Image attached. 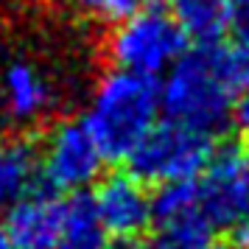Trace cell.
<instances>
[{
	"label": "cell",
	"mask_w": 249,
	"mask_h": 249,
	"mask_svg": "<svg viewBox=\"0 0 249 249\" xmlns=\"http://www.w3.org/2000/svg\"><path fill=\"white\" fill-rule=\"evenodd\" d=\"M109 232L104 230L95 213L92 196L76 191L62 202L59 213V232L53 249H109Z\"/></svg>",
	"instance_id": "cell-10"
},
{
	"label": "cell",
	"mask_w": 249,
	"mask_h": 249,
	"mask_svg": "<svg viewBox=\"0 0 249 249\" xmlns=\"http://www.w3.org/2000/svg\"><path fill=\"white\" fill-rule=\"evenodd\" d=\"M36 174V148L23 137H0V215L31 193Z\"/></svg>",
	"instance_id": "cell-11"
},
{
	"label": "cell",
	"mask_w": 249,
	"mask_h": 249,
	"mask_svg": "<svg viewBox=\"0 0 249 249\" xmlns=\"http://www.w3.org/2000/svg\"><path fill=\"white\" fill-rule=\"evenodd\" d=\"M0 107L12 124L31 126L51 112L53 87L36 65L17 59L0 76Z\"/></svg>",
	"instance_id": "cell-8"
},
{
	"label": "cell",
	"mask_w": 249,
	"mask_h": 249,
	"mask_svg": "<svg viewBox=\"0 0 249 249\" xmlns=\"http://www.w3.org/2000/svg\"><path fill=\"white\" fill-rule=\"evenodd\" d=\"M104 230L118 241H137L151 224V196L135 174H109L92 193Z\"/></svg>",
	"instance_id": "cell-7"
},
{
	"label": "cell",
	"mask_w": 249,
	"mask_h": 249,
	"mask_svg": "<svg viewBox=\"0 0 249 249\" xmlns=\"http://www.w3.org/2000/svg\"><path fill=\"white\" fill-rule=\"evenodd\" d=\"M199 213L210 227H232L249 213V148L230 143L218 148L199 174Z\"/></svg>",
	"instance_id": "cell-5"
},
{
	"label": "cell",
	"mask_w": 249,
	"mask_h": 249,
	"mask_svg": "<svg viewBox=\"0 0 249 249\" xmlns=\"http://www.w3.org/2000/svg\"><path fill=\"white\" fill-rule=\"evenodd\" d=\"M249 76V62L232 48L204 42L185 51L160 87V109L168 121L213 137L230 121L232 98Z\"/></svg>",
	"instance_id": "cell-1"
},
{
	"label": "cell",
	"mask_w": 249,
	"mask_h": 249,
	"mask_svg": "<svg viewBox=\"0 0 249 249\" xmlns=\"http://www.w3.org/2000/svg\"><path fill=\"white\" fill-rule=\"evenodd\" d=\"M230 118L241 135L249 137V76L244 79V84L238 87L235 98H232V109H230Z\"/></svg>",
	"instance_id": "cell-16"
},
{
	"label": "cell",
	"mask_w": 249,
	"mask_h": 249,
	"mask_svg": "<svg viewBox=\"0 0 249 249\" xmlns=\"http://www.w3.org/2000/svg\"><path fill=\"white\" fill-rule=\"evenodd\" d=\"M182 31L199 42H213L224 31L230 0H165Z\"/></svg>",
	"instance_id": "cell-12"
},
{
	"label": "cell",
	"mask_w": 249,
	"mask_h": 249,
	"mask_svg": "<svg viewBox=\"0 0 249 249\" xmlns=\"http://www.w3.org/2000/svg\"><path fill=\"white\" fill-rule=\"evenodd\" d=\"M213 230L215 227H210L199 213L185 215L177 221L157 224V232L151 235L146 249H224Z\"/></svg>",
	"instance_id": "cell-13"
},
{
	"label": "cell",
	"mask_w": 249,
	"mask_h": 249,
	"mask_svg": "<svg viewBox=\"0 0 249 249\" xmlns=\"http://www.w3.org/2000/svg\"><path fill=\"white\" fill-rule=\"evenodd\" d=\"M62 202L51 193H25L17 204H12L3 218V232L12 249H53L59 232Z\"/></svg>",
	"instance_id": "cell-9"
},
{
	"label": "cell",
	"mask_w": 249,
	"mask_h": 249,
	"mask_svg": "<svg viewBox=\"0 0 249 249\" xmlns=\"http://www.w3.org/2000/svg\"><path fill=\"white\" fill-rule=\"evenodd\" d=\"M0 249H12L9 238H6V232H3V227H0Z\"/></svg>",
	"instance_id": "cell-17"
},
{
	"label": "cell",
	"mask_w": 249,
	"mask_h": 249,
	"mask_svg": "<svg viewBox=\"0 0 249 249\" xmlns=\"http://www.w3.org/2000/svg\"><path fill=\"white\" fill-rule=\"evenodd\" d=\"M224 31L230 34V48L249 62V0H230Z\"/></svg>",
	"instance_id": "cell-15"
},
{
	"label": "cell",
	"mask_w": 249,
	"mask_h": 249,
	"mask_svg": "<svg viewBox=\"0 0 249 249\" xmlns=\"http://www.w3.org/2000/svg\"><path fill=\"white\" fill-rule=\"evenodd\" d=\"M160 115V90L146 76L109 70L92 87L81 118L104 160H129Z\"/></svg>",
	"instance_id": "cell-2"
},
{
	"label": "cell",
	"mask_w": 249,
	"mask_h": 249,
	"mask_svg": "<svg viewBox=\"0 0 249 249\" xmlns=\"http://www.w3.org/2000/svg\"><path fill=\"white\" fill-rule=\"evenodd\" d=\"M73 14L98 25H118L129 14L148 6V0H65Z\"/></svg>",
	"instance_id": "cell-14"
},
{
	"label": "cell",
	"mask_w": 249,
	"mask_h": 249,
	"mask_svg": "<svg viewBox=\"0 0 249 249\" xmlns=\"http://www.w3.org/2000/svg\"><path fill=\"white\" fill-rule=\"evenodd\" d=\"M104 157L81 121H62L48 132L36 168L53 191H84L98 179Z\"/></svg>",
	"instance_id": "cell-6"
},
{
	"label": "cell",
	"mask_w": 249,
	"mask_h": 249,
	"mask_svg": "<svg viewBox=\"0 0 249 249\" xmlns=\"http://www.w3.org/2000/svg\"><path fill=\"white\" fill-rule=\"evenodd\" d=\"M213 154V137L196 132L191 126L154 124V129L143 137V143L129 157L132 174L146 182H179L196 179Z\"/></svg>",
	"instance_id": "cell-4"
},
{
	"label": "cell",
	"mask_w": 249,
	"mask_h": 249,
	"mask_svg": "<svg viewBox=\"0 0 249 249\" xmlns=\"http://www.w3.org/2000/svg\"><path fill=\"white\" fill-rule=\"evenodd\" d=\"M185 48L188 34L182 31V25L171 12L154 6H143L140 12L112 25V34L107 39V53L115 70L137 73L146 79L168 73Z\"/></svg>",
	"instance_id": "cell-3"
}]
</instances>
